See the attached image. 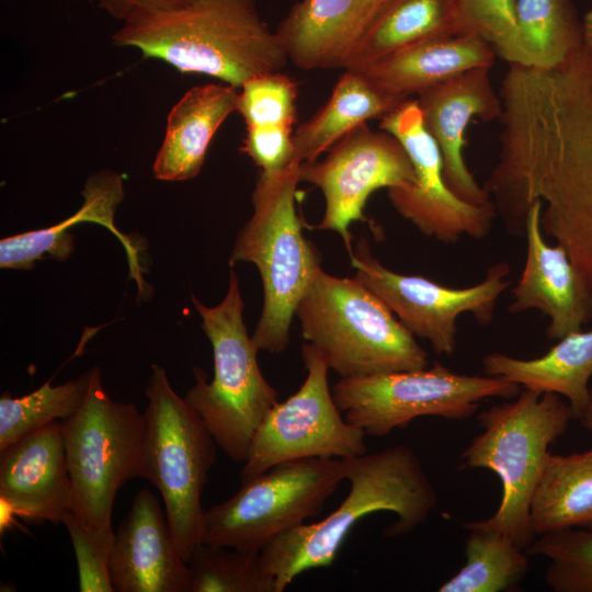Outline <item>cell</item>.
Here are the masks:
<instances>
[{"mask_svg": "<svg viewBox=\"0 0 592 592\" xmlns=\"http://www.w3.org/2000/svg\"><path fill=\"white\" fill-rule=\"evenodd\" d=\"M417 175L402 144L391 134L373 132L362 124L339 140L321 160L300 166V181L319 187L326 210L317 226L338 232L349 254L350 226L367 221L364 207L369 195L382 187H408Z\"/></svg>", "mask_w": 592, "mask_h": 592, "instance_id": "5bb4252c", "label": "cell"}, {"mask_svg": "<svg viewBox=\"0 0 592 592\" xmlns=\"http://www.w3.org/2000/svg\"><path fill=\"white\" fill-rule=\"evenodd\" d=\"M540 208V203L534 202L526 213V258L508 310L542 311L549 318L547 338L560 340L582 331L583 325L592 320V291L563 247L545 241Z\"/></svg>", "mask_w": 592, "mask_h": 592, "instance_id": "e0dca14e", "label": "cell"}, {"mask_svg": "<svg viewBox=\"0 0 592 592\" xmlns=\"http://www.w3.org/2000/svg\"><path fill=\"white\" fill-rule=\"evenodd\" d=\"M307 377L287 400L266 413L240 471L242 481L271 467L304 458H350L366 453L365 432L348 422L328 383L329 367L317 349L305 343Z\"/></svg>", "mask_w": 592, "mask_h": 592, "instance_id": "7c38bea8", "label": "cell"}, {"mask_svg": "<svg viewBox=\"0 0 592 592\" xmlns=\"http://www.w3.org/2000/svg\"><path fill=\"white\" fill-rule=\"evenodd\" d=\"M192 303L202 318L214 361V376L193 368L195 384L184 400L200 415L217 446L228 457L244 462L253 437L272 407L277 391L264 378L257 360L259 350L243 320V300L236 273L231 270L228 291L214 307L194 295Z\"/></svg>", "mask_w": 592, "mask_h": 592, "instance_id": "52a82bcc", "label": "cell"}, {"mask_svg": "<svg viewBox=\"0 0 592 592\" xmlns=\"http://www.w3.org/2000/svg\"><path fill=\"white\" fill-rule=\"evenodd\" d=\"M344 458L277 464L242 481L230 499L204 514L202 543L259 554L281 534L320 514L345 480Z\"/></svg>", "mask_w": 592, "mask_h": 592, "instance_id": "8fae6325", "label": "cell"}, {"mask_svg": "<svg viewBox=\"0 0 592 592\" xmlns=\"http://www.w3.org/2000/svg\"><path fill=\"white\" fill-rule=\"evenodd\" d=\"M195 1L197 0H98V4L107 14L123 22L136 14L173 10Z\"/></svg>", "mask_w": 592, "mask_h": 592, "instance_id": "8d00e7d4", "label": "cell"}, {"mask_svg": "<svg viewBox=\"0 0 592 592\" xmlns=\"http://www.w3.org/2000/svg\"><path fill=\"white\" fill-rule=\"evenodd\" d=\"M467 530L466 562L440 585L439 592H502L516 588L530 569L527 553L493 530Z\"/></svg>", "mask_w": 592, "mask_h": 592, "instance_id": "f1b7e54d", "label": "cell"}, {"mask_svg": "<svg viewBox=\"0 0 592 592\" xmlns=\"http://www.w3.org/2000/svg\"><path fill=\"white\" fill-rule=\"evenodd\" d=\"M582 425L592 432V387H590L589 401L582 417L579 419Z\"/></svg>", "mask_w": 592, "mask_h": 592, "instance_id": "f35d334b", "label": "cell"}, {"mask_svg": "<svg viewBox=\"0 0 592 592\" xmlns=\"http://www.w3.org/2000/svg\"><path fill=\"white\" fill-rule=\"evenodd\" d=\"M0 499L29 522L61 523L71 499L61 420L0 449Z\"/></svg>", "mask_w": 592, "mask_h": 592, "instance_id": "d6986e66", "label": "cell"}, {"mask_svg": "<svg viewBox=\"0 0 592 592\" xmlns=\"http://www.w3.org/2000/svg\"><path fill=\"white\" fill-rule=\"evenodd\" d=\"M489 376L540 394L550 391L563 396L573 419L579 420L588 405L592 377V330L570 333L543 356L524 360L493 352L482 360Z\"/></svg>", "mask_w": 592, "mask_h": 592, "instance_id": "cb8c5ba5", "label": "cell"}, {"mask_svg": "<svg viewBox=\"0 0 592 592\" xmlns=\"http://www.w3.org/2000/svg\"><path fill=\"white\" fill-rule=\"evenodd\" d=\"M489 71L487 67L469 69L415 99L423 125L441 150L446 185L460 200L475 205L492 201L469 171L463 150L474 117L492 121L501 116V98L491 84Z\"/></svg>", "mask_w": 592, "mask_h": 592, "instance_id": "2e32d148", "label": "cell"}, {"mask_svg": "<svg viewBox=\"0 0 592 592\" xmlns=\"http://www.w3.org/2000/svg\"><path fill=\"white\" fill-rule=\"evenodd\" d=\"M458 35L455 0H383L345 69L368 66L414 45Z\"/></svg>", "mask_w": 592, "mask_h": 592, "instance_id": "484cf974", "label": "cell"}, {"mask_svg": "<svg viewBox=\"0 0 592 592\" xmlns=\"http://www.w3.org/2000/svg\"><path fill=\"white\" fill-rule=\"evenodd\" d=\"M112 43L135 47L181 72L209 76L235 88L280 71L288 61L254 0H197L173 10L136 14L123 21Z\"/></svg>", "mask_w": 592, "mask_h": 592, "instance_id": "3957f363", "label": "cell"}, {"mask_svg": "<svg viewBox=\"0 0 592 592\" xmlns=\"http://www.w3.org/2000/svg\"><path fill=\"white\" fill-rule=\"evenodd\" d=\"M82 196L80 208L60 223L1 239L0 267L30 271L45 257L65 261L73 251L70 229L80 223H95L121 241L127 255L129 277L136 281L138 293L146 295L149 287L144 278L139 249L114 224L115 212L124 200L123 177L112 170L98 171L87 180Z\"/></svg>", "mask_w": 592, "mask_h": 592, "instance_id": "44dd1931", "label": "cell"}, {"mask_svg": "<svg viewBox=\"0 0 592 592\" xmlns=\"http://www.w3.org/2000/svg\"><path fill=\"white\" fill-rule=\"evenodd\" d=\"M236 89L226 83L198 86L174 104L152 164L157 180L181 182L200 173L212 138L229 114L237 111Z\"/></svg>", "mask_w": 592, "mask_h": 592, "instance_id": "7402d4cb", "label": "cell"}, {"mask_svg": "<svg viewBox=\"0 0 592 592\" xmlns=\"http://www.w3.org/2000/svg\"><path fill=\"white\" fill-rule=\"evenodd\" d=\"M382 2L300 0L274 32L287 59L299 69H345Z\"/></svg>", "mask_w": 592, "mask_h": 592, "instance_id": "ffe728a7", "label": "cell"}, {"mask_svg": "<svg viewBox=\"0 0 592 592\" xmlns=\"http://www.w3.org/2000/svg\"><path fill=\"white\" fill-rule=\"evenodd\" d=\"M405 101L382 90L362 71L345 69L328 101L293 134V160L317 161L353 129L382 118Z\"/></svg>", "mask_w": 592, "mask_h": 592, "instance_id": "d4e9b609", "label": "cell"}, {"mask_svg": "<svg viewBox=\"0 0 592 592\" xmlns=\"http://www.w3.org/2000/svg\"><path fill=\"white\" fill-rule=\"evenodd\" d=\"M332 395L345 420L366 435L385 436L419 417L465 420L486 398H514L521 386L502 377L431 367L340 378Z\"/></svg>", "mask_w": 592, "mask_h": 592, "instance_id": "30bf717a", "label": "cell"}, {"mask_svg": "<svg viewBox=\"0 0 592 592\" xmlns=\"http://www.w3.org/2000/svg\"><path fill=\"white\" fill-rule=\"evenodd\" d=\"M238 92L237 111L247 127H293L297 116L296 81L281 71L253 77Z\"/></svg>", "mask_w": 592, "mask_h": 592, "instance_id": "d6a6232c", "label": "cell"}, {"mask_svg": "<svg viewBox=\"0 0 592 592\" xmlns=\"http://www.w3.org/2000/svg\"><path fill=\"white\" fill-rule=\"evenodd\" d=\"M582 26L584 44L592 48V8L585 14Z\"/></svg>", "mask_w": 592, "mask_h": 592, "instance_id": "74e56055", "label": "cell"}, {"mask_svg": "<svg viewBox=\"0 0 592 592\" xmlns=\"http://www.w3.org/2000/svg\"><path fill=\"white\" fill-rule=\"evenodd\" d=\"M187 563L191 592H276L259 554L202 543Z\"/></svg>", "mask_w": 592, "mask_h": 592, "instance_id": "4dcf8cb0", "label": "cell"}, {"mask_svg": "<svg viewBox=\"0 0 592 592\" xmlns=\"http://www.w3.org/2000/svg\"><path fill=\"white\" fill-rule=\"evenodd\" d=\"M110 574L117 592H191V570L172 539L167 515L148 489L135 496L115 533Z\"/></svg>", "mask_w": 592, "mask_h": 592, "instance_id": "ac0fdd59", "label": "cell"}, {"mask_svg": "<svg viewBox=\"0 0 592 592\" xmlns=\"http://www.w3.org/2000/svg\"><path fill=\"white\" fill-rule=\"evenodd\" d=\"M534 535L592 528V448L548 453L530 502Z\"/></svg>", "mask_w": 592, "mask_h": 592, "instance_id": "83f0119b", "label": "cell"}, {"mask_svg": "<svg viewBox=\"0 0 592 592\" xmlns=\"http://www.w3.org/2000/svg\"><path fill=\"white\" fill-rule=\"evenodd\" d=\"M527 555L549 560L547 585L556 592H592V528H568L539 535Z\"/></svg>", "mask_w": 592, "mask_h": 592, "instance_id": "1f68e13d", "label": "cell"}, {"mask_svg": "<svg viewBox=\"0 0 592 592\" xmlns=\"http://www.w3.org/2000/svg\"><path fill=\"white\" fill-rule=\"evenodd\" d=\"M496 53L476 35H452L424 42L362 71L385 92L402 100L420 95L469 69L491 68Z\"/></svg>", "mask_w": 592, "mask_h": 592, "instance_id": "603a6c76", "label": "cell"}, {"mask_svg": "<svg viewBox=\"0 0 592 592\" xmlns=\"http://www.w3.org/2000/svg\"><path fill=\"white\" fill-rule=\"evenodd\" d=\"M344 462L350 491L341 504L319 522L281 534L259 553L276 592L307 570L330 567L350 531L366 515L395 513L396 522L384 533L399 536L422 524L436 506L435 489L409 446H390Z\"/></svg>", "mask_w": 592, "mask_h": 592, "instance_id": "7a4b0ae2", "label": "cell"}, {"mask_svg": "<svg viewBox=\"0 0 592 592\" xmlns=\"http://www.w3.org/2000/svg\"><path fill=\"white\" fill-rule=\"evenodd\" d=\"M241 151L261 171H277L294 162L293 127H247Z\"/></svg>", "mask_w": 592, "mask_h": 592, "instance_id": "d590c367", "label": "cell"}, {"mask_svg": "<svg viewBox=\"0 0 592 592\" xmlns=\"http://www.w3.org/2000/svg\"><path fill=\"white\" fill-rule=\"evenodd\" d=\"M515 31L494 49L509 65L550 69L583 41V26L570 0H516Z\"/></svg>", "mask_w": 592, "mask_h": 592, "instance_id": "4316f807", "label": "cell"}, {"mask_svg": "<svg viewBox=\"0 0 592 592\" xmlns=\"http://www.w3.org/2000/svg\"><path fill=\"white\" fill-rule=\"evenodd\" d=\"M500 98L499 160L485 190L515 236L539 202L544 235L592 291V48L550 69L510 65Z\"/></svg>", "mask_w": 592, "mask_h": 592, "instance_id": "6da1fadb", "label": "cell"}, {"mask_svg": "<svg viewBox=\"0 0 592 592\" xmlns=\"http://www.w3.org/2000/svg\"><path fill=\"white\" fill-rule=\"evenodd\" d=\"M379 128L405 147L417 180L408 187L388 189L394 208L424 236L457 243L462 236L482 239L497 216L493 203L475 205L460 200L446 185L441 150L423 125L415 99H408L383 116Z\"/></svg>", "mask_w": 592, "mask_h": 592, "instance_id": "9a60e30c", "label": "cell"}, {"mask_svg": "<svg viewBox=\"0 0 592 592\" xmlns=\"http://www.w3.org/2000/svg\"><path fill=\"white\" fill-rule=\"evenodd\" d=\"M146 395L141 478L161 493L172 539L187 562L202 544L205 510L201 497L218 446L158 364L151 365Z\"/></svg>", "mask_w": 592, "mask_h": 592, "instance_id": "ba28073f", "label": "cell"}, {"mask_svg": "<svg viewBox=\"0 0 592 592\" xmlns=\"http://www.w3.org/2000/svg\"><path fill=\"white\" fill-rule=\"evenodd\" d=\"M355 277L373 292L413 334L428 340L437 354L456 349L457 319L471 314L481 326L492 322L497 300L510 286L505 262L491 265L478 284L455 288L421 275L396 273L384 266L361 238L350 253Z\"/></svg>", "mask_w": 592, "mask_h": 592, "instance_id": "4fadbf2b", "label": "cell"}, {"mask_svg": "<svg viewBox=\"0 0 592 592\" xmlns=\"http://www.w3.org/2000/svg\"><path fill=\"white\" fill-rule=\"evenodd\" d=\"M483 431L462 453L459 468H486L502 485L501 502L490 517L465 523L511 538L520 548L534 540L530 502L549 453V445L562 435L573 414L560 395L524 389L516 399L493 406L477 417Z\"/></svg>", "mask_w": 592, "mask_h": 592, "instance_id": "5b68a950", "label": "cell"}, {"mask_svg": "<svg viewBox=\"0 0 592 592\" xmlns=\"http://www.w3.org/2000/svg\"><path fill=\"white\" fill-rule=\"evenodd\" d=\"M91 369L75 380L52 386L46 382L22 397L4 392L0 397V449L47 424L68 419L82 406L88 394Z\"/></svg>", "mask_w": 592, "mask_h": 592, "instance_id": "f546056e", "label": "cell"}, {"mask_svg": "<svg viewBox=\"0 0 592 592\" xmlns=\"http://www.w3.org/2000/svg\"><path fill=\"white\" fill-rule=\"evenodd\" d=\"M295 314L303 338L340 378L429 365L428 353L414 335L356 277L321 270Z\"/></svg>", "mask_w": 592, "mask_h": 592, "instance_id": "8992f818", "label": "cell"}, {"mask_svg": "<svg viewBox=\"0 0 592 592\" xmlns=\"http://www.w3.org/2000/svg\"><path fill=\"white\" fill-rule=\"evenodd\" d=\"M300 166L294 161L277 171H260L251 196L252 216L229 258L231 266L253 263L261 275L263 308L251 338L259 351L270 353L287 348L296 308L322 270L296 209Z\"/></svg>", "mask_w": 592, "mask_h": 592, "instance_id": "277c9868", "label": "cell"}, {"mask_svg": "<svg viewBox=\"0 0 592 592\" xmlns=\"http://www.w3.org/2000/svg\"><path fill=\"white\" fill-rule=\"evenodd\" d=\"M61 523L72 542L79 571L81 592H113L110 561L115 543L112 527L89 531L80 525L68 510Z\"/></svg>", "mask_w": 592, "mask_h": 592, "instance_id": "836d02e7", "label": "cell"}, {"mask_svg": "<svg viewBox=\"0 0 592 592\" xmlns=\"http://www.w3.org/2000/svg\"><path fill=\"white\" fill-rule=\"evenodd\" d=\"M61 424L69 511L89 531L112 527L118 489L143 474L145 414L132 402L113 400L103 388L101 369L93 367L82 406Z\"/></svg>", "mask_w": 592, "mask_h": 592, "instance_id": "9c48e42d", "label": "cell"}, {"mask_svg": "<svg viewBox=\"0 0 592 592\" xmlns=\"http://www.w3.org/2000/svg\"><path fill=\"white\" fill-rule=\"evenodd\" d=\"M516 0H455L458 35H476L493 50L514 33Z\"/></svg>", "mask_w": 592, "mask_h": 592, "instance_id": "e575fe53", "label": "cell"}]
</instances>
